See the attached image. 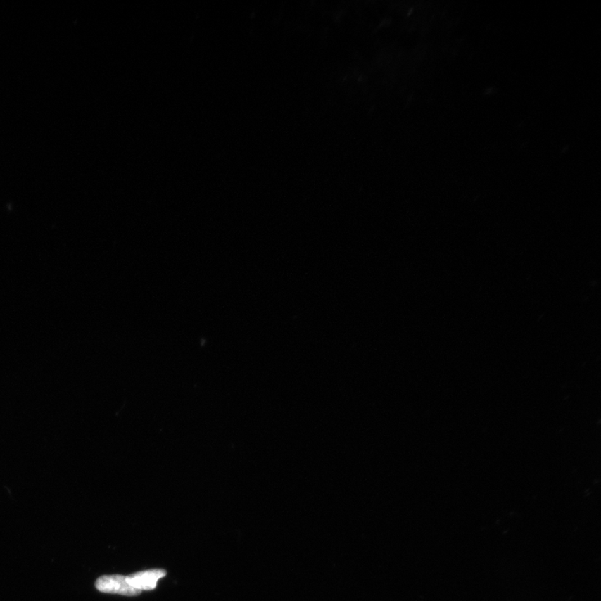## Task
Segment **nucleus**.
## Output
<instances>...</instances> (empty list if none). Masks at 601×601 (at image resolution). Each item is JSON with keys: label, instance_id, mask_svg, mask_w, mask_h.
Segmentation results:
<instances>
[{"label": "nucleus", "instance_id": "obj_1", "mask_svg": "<svg viewBox=\"0 0 601 601\" xmlns=\"http://www.w3.org/2000/svg\"><path fill=\"white\" fill-rule=\"evenodd\" d=\"M96 587L103 593L118 594L127 596H136L141 594L142 590L133 588L127 581V576L114 575L104 576L98 578Z\"/></svg>", "mask_w": 601, "mask_h": 601}, {"label": "nucleus", "instance_id": "obj_2", "mask_svg": "<svg viewBox=\"0 0 601 601\" xmlns=\"http://www.w3.org/2000/svg\"><path fill=\"white\" fill-rule=\"evenodd\" d=\"M167 576L164 569H151V571L138 572L127 576L128 584L141 590H152L156 587L157 581Z\"/></svg>", "mask_w": 601, "mask_h": 601}]
</instances>
